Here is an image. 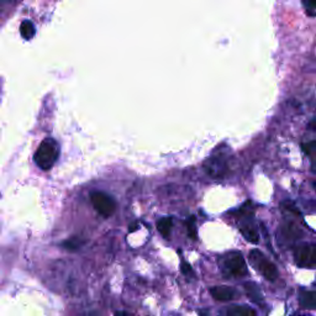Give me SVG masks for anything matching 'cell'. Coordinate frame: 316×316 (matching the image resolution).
Listing matches in <instances>:
<instances>
[{
  "label": "cell",
  "instance_id": "obj_1",
  "mask_svg": "<svg viewBox=\"0 0 316 316\" xmlns=\"http://www.w3.org/2000/svg\"><path fill=\"white\" fill-rule=\"evenodd\" d=\"M60 156L58 144L54 138H44L36 150L34 160L42 170H50Z\"/></svg>",
  "mask_w": 316,
  "mask_h": 316
},
{
  "label": "cell",
  "instance_id": "obj_2",
  "mask_svg": "<svg viewBox=\"0 0 316 316\" xmlns=\"http://www.w3.org/2000/svg\"><path fill=\"white\" fill-rule=\"evenodd\" d=\"M250 262L252 263V266L256 270H260V274L270 282H274L278 278V270H276V266L270 263L264 257V254L260 251H258V250H252L250 252Z\"/></svg>",
  "mask_w": 316,
  "mask_h": 316
},
{
  "label": "cell",
  "instance_id": "obj_3",
  "mask_svg": "<svg viewBox=\"0 0 316 316\" xmlns=\"http://www.w3.org/2000/svg\"><path fill=\"white\" fill-rule=\"evenodd\" d=\"M222 268L228 276L241 278L247 276V264L240 252H230L222 260Z\"/></svg>",
  "mask_w": 316,
  "mask_h": 316
},
{
  "label": "cell",
  "instance_id": "obj_4",
  "mask_svg": "<svg viewBox=\"0 0 316 316\" xmlns=\"http://www.w3.org/2000/svg\"><path fill=\"white\" fill-rule=\"evenodd\" d=\"M90 200L94 209L104 218L112 216L115 212V209H116V202H115L114 198L104 193V192H94V193H92Z\"/></svg>",
  "mask_w": 316,
  "mask_h": 316
},
{
  "label": "cell",
  "instance_id": "obj_5",
  "mask_svg": "<svg viewBox=\"0 0 316 316\" xmlns=\"http://www.w3.org/2000/svg\"><path fill=\"white\" fill-rule=\"evenodd\" d=\"M294 260L300 268H316V244H302L294 252Z\"/></svg>",
  "mask_w": 316,
  "mask_h": 316
},
{
  "label": "cell",
  "instance_id": "obj_6",
  "mask_svg": "<svg viewBox=\"0 0 316 316\" xmlns=\"http://www.w3.org/2000/svg\"><path fill=\"white\" fill-rule=\"evenodd\" d=\"M210 294L218 302H230V300L235 299L236 294L235 290L232 288L228 286H212L210 289Z\"/></svg>",
  "mask_w": 316,
  "mask_h": 316
},
{
  "label": "cell",
  "instance_id": "obj_7",
  "mask_svg": "<svg viewBox=\"0 0 316 316\" xmlns=\"http://www.w3.org/2000/svg\"><path fill=\"white\" fill-rule=\"evenodd\" d=\"M300 306L306 310H316V292H300Z\"/></svg>",
  "mask_w": 316,
  "mask_h": 316
},
{
  "label": "cell",
  "instance_id": "obj_8",
  "mask_svg": "<svg viewBox=\"0 0 316 316\" xmlns=\"http://www.w3.org/2000/svg\"><path fill=\"white\" fill-rule=\"evenodd\" d=\"M226 316H256V312L246 305H232L226 310Z\"/></svg>",
  "mask_w": 316,
  "mask_h": 316
},
{
  "label": "cell",
  "instance_id": "obj_9",
  "mask_svg": "<svg viewBox=\"0 0 316 316\" xmlns=\"http://www.w3.org/2000/svg\"><path fill=\"white\" fill-rule=\"evenodd\" d=\"M244 289H246L247 296H248L252 302H257V304H262L263 296L262 293H260V289L257 284L248 282V283L244 284Z\"/></svg>",
  "mask_w": 316,
  "mask_h": 316
},
{
  "label": "cell",
  "instance_id": "obj_10",
  "mask_svg": "<svg viewBox=\"0 0 316 316\" xmlns=\"http://www.w3.org/2000/svg\"><path fill=\"white\" fill-rule=\"evenodd\" d=\"M172 228H173V218L166 216V218H160V220L157 221L158 231H160V235H162L163 237H166V238H168V237L170 236Z\"/></svg>",
  "mask_w": 316,
  "mask_h": 316
},
{
  "label": "cell",
  "instance_id": "obj_11",
  "mask_svg": "<svg viewBox=\"0 0 316 316\" xmlns=\"http://www.w3.org/2000/svg\"><path fill=\"white\" fill-rule=\"evenodd\" d=\"M84 242H86V240H83L79 236H74V237H70V238L66 240V241L62 244V247L64 250H67V251L74 252V251H78V250L83 246Z\"/></svg>",
  "mask_w": 316,
  "mask_h": 316
},
{
  "label": "cell",
  "instance_id": "obj_12",
  "mask_svg": "<svg viewBox=\"0 0 316 316\" xmlns=\"http://www.w3.org/2000/svg\"><path fill=\"white\" fill-rule=\"evenodd\" d=\"M20 32H21V36H22L25 40L32 38L36 32L35 26H34V24L31 22V21H28V20L22 21L20 26Z\"/></svg>",
  "mask_w": 316,
  "mask_h": 316
},
{
  "label": "cell",
  "instance_id": "obj_13",
  "mask_svg": "<svg viewBox=\"0 0 316 316\" xmlns=\"http://www.w3.org/2000/svg\"><path fill=\"white\" fill-rule=\"evenodd\" d=\"M241 234L244 235V237L246 240H248L251 244H258V241H260V235H258L257 230L254 228H252V226H244V228H241Z\"/></svg>",
  "mask_w": 316,
  "mask_h": 316
},
{
  "label": "cell",
  "instance_id": "obj_14",
  "mask_svg": "<svg viewBox=\"0 0 316 316\" xmlns=\"http://www.w3.org/2000/svg\"><path fill=\"white\" fill-rule=\"evenodd\" d=\"M283 235L288 240H296L302 236V234H300L299 228H296L294 225H286L283 228Z\"/></svg>",
  "mask_w": 316,
  "mask_h": 316
},
{
  "label": "cell",
  "instance_id": "obj_15",
  "mask_svg": "<svg viewBox=\"0 0 316 316\" xmlns=\"http://www.w3.org/2000/svg\"><path fill=\"white\" fill-rule=\"evenodd\" d=\"M186 231H188V236L192 240H196V218L190 216L186 220Z\"/></svg>",
  "mask_w": 316,
  "mask_h": 316
},
{
  "label": "cell",
  "instance_id": "obj_16",
  "mask_svg": "<svg viewBox=\"0 0 316 316\" xmlns=\"http://www.w3.org/2000/svg\"><path fill=\"white\" fill-rule=\"evenodd\" d=\"M180 270L186 276H189V278H196V273H194L192 266L189 264L188 262H186L184 260H182V262H180Z\"/></svg>",
  "mask_w": 316,
  "mask_h": 316
},
{
  "label": "cell",
  "instance_id": "obj_17",
  "mask_svg": "<svg viewBox=\"0 0 316 316\" xmlns=\"http://www.w3.org/2000/svg\"><path fill=\"white\" fill-rule=\"evenodd\" d=\"M302 150L306 154H310V156L316 154V141L305 142V144H302Z\"/></svg>",
  "mask_w": 316,
  "mask_h": 316
},
{
  "label": "cell",
  "instance_id": "obj_18",
  "mask_svg": "<svg viewBox=\"0 0 316 316\" xmlns=\"http://www.w3.org/2000/svg\"><path fill=\"white\" fill-rule=\"evenodd\" d=\"M302 4L306 8V10H314L316 8V0H302Z\"/></svg>",
  "mask_w": 316,
  "mask_h": 316
},
{
  "label": "cell",
  "instance_id": "obj_19",
  "mask_svg": "<svg viewBox=\"0 0 316 316\" xmlns=\"http://www.w3.org/2000/svg\"><path fill=\"white\" fill-rule=\"evenodd\" d=\"M284 206H286V209L289 210V212H293L296 215H299V210L296 209V208H294V205L290 204V202H284Z\"/></svg>",
  "mask_w": 316,
  "mask_h": 316
},
{
  "label": "cell",
  "instance_id": "obj_20",
  "mask_svg": "<svg viewBox=\"0 0 316 316\" xmlns=\"http://www.w3.org/2000/svg\"><path fill=\"white\" fill-rule=\"evenodd\" d=\"M309 128H310V130L315 131V132H316V118H314V120H312V122L309 124Z\"/></svg>",
  "mask_w": 316,
  "mask_h": 316
},
{
  "label": "cell",
  "instance_id": "obj_21",
  "mask_svg": "<svg viewBox=\"0 0 316 316\" xmlns=\"http://www.w3.org/2000/svg\"><path fill=\"white\" fill-rule=\"evenodd\" d=\"M115 316H131V315L126 312H115Z\"/></svg>",
  "mask_w": 316,
  "mask_h": 316
},
{
  "label": "cell",
  "instance_id": "obj_22",
  "mask_svg": "<svg viewBox=\"0 0 316 316\" xmlns=\"http://www.w3.org/2000/svg\"><path fill=\"white\" fill-rule=\"evenodd\" d=\"M136 228H138V225H134V226H131L130 228H128V231H130V232H134V231H135Z\"/></svg>",
  "mask_w": 316,
  "mask_h": 316
},
{
  "label": "cell",
  "instance_id": "obj_23",
  "mask_svg": "<svg viewBox=\"0 0 316 316\" xmlns=\"http://www.w3.org/2000/svg\"><path fill=\"white\" fill-rule=\"evenodd\" d=\"M294 316H309V315H294Z\"/></svg>",
  "mask_w": 316,
  "mask_h": 316
},
{
  "label": "cell",
  "instance_id": "obj_24",
  "mask_svg": "<svg viewBox=\"0 0 316 316\" xmlns=\"http://www.w3.org/2000/svg\"><path fill=\"white\" fill-rule=\"evenodd\" d=\"M314 188H315V190H316V182H315V184H314Z\"/></svg>",
  "mask_w": 316,
  "mask_h": 316
}]
</instances>
